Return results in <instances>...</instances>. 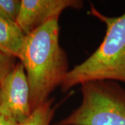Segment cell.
<instances>
[{
    "instance_id": "4",
    "label": "cell",
    "mask_w": 125,
    "mask_h": 125,
    "mask_svg": "<svg viewBox=\"0 0 125 125\" xmlns=\"http://www.w3.org/2000/svg\"><path fill=\"white\" fill-rule=\"evenodd\" d=\"M0 113L21 124L31 115L30 89L20 62L0 83Z\"/></svg>"
},
{
    "instance_id": "10",
    "label": "cell",
    "mask_w": 125,
    "mask_h": 125,
    "mask_svg": "<svg viewBox=\"0 0 125 125\" xmlns=\"http://www.w3.org/2000/svg\"><path fill=\"white\" fill-rule=\"evenodd\" d=\"M17 121L0 113V125H20Z\"/></svg>"
},
{
    "instance_id": "7",
    "label": "cell",
    "mask_w": 125,
    "mask_h": 125,
    "mask_svg": "<svg viewBox=\"0 0 125 125\" xmlns=\"http://www.w3.org/2000/svg\"><path fill=\"white\" fill-rule=\"evenodd\" d=\"M54 98L49 99L32 112L31 115L20 125H50L56 109Z\"/></svg>"
},
{
    "instance_id": "1",
    "label": "cell",
    "mask_w": 125,
    "mask_h": 125,
    "mask_svg": "<svg viewBox=\"0 0 125 125\" xmlns=\"http://www.w3.org/2000/svg\"><path fill=\"white\" fill-rule=\"evenodd\" d=\"M19 59L26 72L33 112L49 100L70 71L67 53L59 43L58 20L26 35Z\"/></svg>"
},
{
    "instance_id": "3",
    "label": "cell",
    "mask_w": 125,
    "mask_h": 125,
    "mask_svg": "<svg viewBox=\"0 0 125 125\" xmlns=\"http://www.w3.org/2000/svg\"><path fill=\"white\" fill-rule=\"evenodd\" d=\"M80 105L56 125H125V89L117 81L81 84Z\"/></svg>"
},
{
    "instance_id": "8",
    "label": "cell",
    "mask_w": 125,
    "mask_h": 125,
    "mask_svg": "<svg viewBox=\"0 0 125 125\" xmlns=\"http://www.w3.org/2000/svg\"><path fill=\"white\" fill-rule=\"evenodd\" d=\"M21 6V0H0V18L16 22Z\"/></svg>"
},
{
    "instance_id": "6",
    "label": "cell",
    "mask_w": 125,
    "mask_h": 125,
    "mask_svg": "<svg viewBox=\"0 0 125 125\" xmlns=\"http://www.w3.org/2000/svg\"><path fill=\"white\" fill-rule=\"evenodd\" d=\"M26 35L16 22L0 18V52L19 58Z\"/></svg>"
},
{
    "instance_id": "2",
    "label": "cell",
    "mask_w": 125,
    "mask_h": 125,
    "mask_svg": "<svg viewBox=\"0 0 125 125\" xmlns=\"http://www.w3.org/2000/svg\"><path fill=\"white\" fill-rule=\"evenodd\" d=\"M90 13L106 25V34L88 58L68 72L60 86L63 93L93 81L125 83V12L119 17H108L91 4Z\"/></svg>"
},
{
    "instance_id": "5",
    "label": "cell",
    "mask_w": 125,
    "mask_h": 125,
    "mask_svg": "<svg viewBox=\"0 0 125 125\" xmlns=\"http://www.w3.org/2000/svg\"><path fill=\"white\" fill-rule=\"evenodd\" d=\"M83 6L81 0H21L15 22L27 35L45 23L58 20L65 9H80Z\"/></svg>"
},
{
    "instance_id": "9",
    "label": "cell",
    "mask_w": 125,
    "mask_h": 125,
    "mask_svg": "<svg viewBox=\"0 0 125 125\" xmlns=\"http://www.w3.org/2000/svg\"><path fill=\"white\" fill-rule=\"evenodd\" d=\"M15 58L0 52V83L16 65Z\"/></svg>"
}]
</instances>
